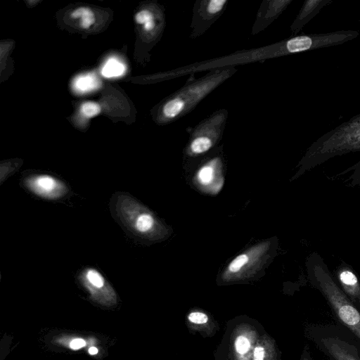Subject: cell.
<instances>
[{
    "mask_svg": "<svg viewBox=\"0 0 360 360\" xmlns=\"http://www.w3.org/2000/svg\"><path fill=\"white\" fill-rule=\"evenodd\" d=\"M236 71L233 65L226 66L214 69L200 78L188 82L162 101L160 107V120L166 124L188 114Z\"/></svg>",
    "mask_w": 360,
    "mask_h": 360,
    "instance_id": "cell-1",
    "label": "cell"
},
{
    "mask_svg": "<svg viewBox=\"0 0 360 360\" xmlns=\"http://www.w3.org/2000/svg\"><path fill=\"white\" fill-rule=\"evenodd\" d=\"M310 263L312 285L324 296L338 322L360 342V311L331 277L319 255L313 254Z\"/></svg>",
    "mask_w": 360,
    "mask_h": 360,
    "instance_id": "cell-2",
    "label": "cell"
},
{
    "mask_svg": "<svg viewBox=\"0 0 360 360\" xmlns=\"http://www.w3.org/2000/svg\"><path fill=\"white\" fill-rule=\"evenodd\" d=\"M352 150H360V114L317 140L309 148L302 162L303 166L309 167Z\"/></svg>",
    "mask_w": 360,
    "mask_h": 360,
    "instance_id": "cell-3",
    "label": "cell"
},
{
    "mask_svg": "<svg viewBox=\"0 0 360 360\" xmlns=\"http://www.w3.org/2000/svg\"><path fill=\"white\" fill-rule=\"evenodd\" d=\"M310 338L331 360H360V342L341 325H312Z\"/></svg>",
    "mask_w": 360,
    "mask_h": 360,
    "instance_id": "cell-4",
    "label": "cell"
},
{
    "mask_svg": "<svg viewBox=\"0 0 360 360\" xmlns=\"http://www.w3.org/2000/svg\"><path fill=\"white\" fill-rule=\"evenodd\" d=\"M228 119V110L219 109L188 130L189 138L185 148L188 157L204 155L221 141Z\"/></svg>",
    "mask_w": 360,
    "mask_h": 360,
    "instance_id": "cell-5",
    "label": "cell"
},
{
    "mask_svg": "<svg viewBox=\"0 0 360 360\" xmlns=\"http://www.w3.org/2000/svg\"><path fill=\"white\" fill-rule=\"evenodd\" d=\"M269 248L270 242L264 241L237 255L224 269L223 278L226 280L233 279L258 270Z\"/></svg>",
    "mask_w": 360,
    "mask_h": 360,
    "instance_id": "cell-6",
    "label": "cell"
},
{
    "mask_svg": "<svg viewBox=\"0 0 360 360\" xmlns=\"http://www.w3.org/2000/svg\"><path fill=\"white\" fill-rule=\"evenodd\" d=\"M227 0H197L193 4L189 38L202 35L224 13Z\"/></svg>",
    "mask_w": 360,
    "mask_h": 360,
    "instance_id": "cell-7",
    "label": "cell"
},
{
    "mask_svg": "<svg viewBox=\"0 0 360 360\" xmlns=\"http://www.w3.org/2000/svg\"><path fill=\"white\" fill-rule=\"evenodd\" d=\"M222 159L215 156L205 162L197 171L195 180L199 187L205 191L216 194L223 186Z\"/></svg>",
    "mask_w": 360,
    "mask_h": 360,
    "instance_id": "cell-8",
    "label": "cell"
},
{
    "mask_svg": "<svg viewBox=\"0 0 360 360\" xmlns=\"http://www.w3.org/2000/svg\"><path fill=\"white\" fill-rule=\"evenodd\" d=\"M291 0H264L258 9L251 34H257L264 30L287 8Z\"/></svg>",
    "mask_w": 360,
    "mask_h": 360,
    "instance_id": "cell-9",
    "label": "cell"
},
{
    "mask_svg": "<svg viewBox=\"0 0 360 360\" xmlns=\"http://www.w3.org/2000/svg\"><path fill=\"white\" fill-rule=\"evenodd\" d=\"M26 184L34 193L49 198L60 196L65 189L63 184L52 176L46 175L29 178Z\"/></svg>",
    "mask_w": 360,
    "mask_h": 360,
    "instance_id": "cell-10",
    "label": "cell"
},
{
    "mask_svg": "<svg viewBox=\"0 0 360 360\" xmlns=\"http://www.w3.org/2000/svg\"><path fill=\"white\" fill-rule=\"evenodd\" d=\"M337 276L341 290L360 311V282L356 274L348 267H341Z\"/></svg>",
    "mask_w": 360,
    "mask_h": 360,
    "instance_id": "cell-11",
    "label": "cell"
},
{
    "mask_svg": "<svg viewBox=\"0 0 360 360\" xmlns=\"http://www.w3.org/2000/svg\"><path fill=\"white\" fill-rule=\"evenodd\" d=\"M326 4V1H305L299 14L290 26L292 34H296L322 6Z\"/></svg>",
    "mask_w": 360,
    "mask_h": 360,
    "instance_id": "cell-12",
    "label": "cell"
},
{
    "mask_svg": "<svg viewBox=\"0 0 360 360\" xmlns=\"http://www.w3.org/2000/svg\"><path fill=\"white\" fill-rule=\"evenodd\" d=\"M101 82L94 73L82 74L77 76L72 81V89L78 94H84L98 89Z\"/></svg>",
    "mask_w": 360,
    "mask_h": 360,
    "instance_id": "cell-13",
    "label": "cell"
},
{
    "mask_svg": "<svg viewBox=\"0 0 360 360\" xmlns=\"http://www.w3.org/2000/svg\"><path fill=\"white\" fill-rule=\"evenodd\" d=\"M126 66L115 58H110L104 64L101 74L107 78L117 77L124 74Z\"/></svg>",
    "mask_w": 360,
    "mask_h": 360,
    "instance_id": "cell-14",
    "label": "cell"
},
{
    "mask_svg": "<svg viewBox=\"0 0 360 360\" xmlns=\"http://www.w3.org/2000/svg\"><path fill=\"white\" fill-rule=\"evenodd\" d=\"M71 17L81 18L80 25L84 29H88L95 22V15L93 11L87 7H79L71 13Z\"/></svg>",
    "mask_w": 360,
    "mask_h": 360,
    "instance_id": "cell-15",
    "label": "cell"
},
{
    "mask_svg": "<svg viewBox=\"0 0 360 360\" xmlns=\"http://www.w3.org/2000/svg\"><path fill=\"white\" fill-rule=\"evenodd\" d=\"M155 219L152 215L148 213L141 214L136 220V229L142 233L148 232L155 226Z\"/></svg>",
    "mask_w": 360,
    "mask_h": 360,
    "instance_id": "cell-16",
    "label": "cell"
},
{
    "mask_svg": "<svg viewBox=\"0 0 360 360\" xmlns=\"http://www.w3.org/2000/svg\"><path fill=\"white\" fill-rule=\"evenodd\" d=\"M81 112L86 117H92L101 112V106L95 102L87 101L82 104Z\"/></svg>",
    "mask_w": 360,
    "mask_h": 360,
    "instance_id": "cell-17",
    "label": "cell"
},
{
    "mask_svg": "<svg viewBox=\"0 0 360 360\" xmlns=\"http://www.w3.org/2000/svg\"><path fill=\"white\" fill-rule=\"evenodd\" d=\"M234 345L236 351L238 354H243L249 350L250 347V342L246 337L240 335L236 338Z\"/></svg>",
    "mask_w": 360,
    "mask_h": 360,
    "instance_id": "cell-18",
    "label": "cell"
},
{
    "mask_svg": "<svg viewBox=\"0 0 360 360\" xmlns=\"http://www.w3.org/2000/svg\"><path fill=\"white\" fill-rule=\"evenodd\" d=\"M86 277L89 282L96 287L101 288L103 286L104 281L98 271L94 269H90L86 274Z\"/></svg>",
    "mask_w": 360,
    "mask_h": 360,
    "instance_id": "cell-19",
    "label": "cell"
},
{
    "mask_svg": "<svg viewBox=\"0 0 360 360\" xmlns=\"http://www.w3.org/2000/svg\"><path fill=\"white\" fill-rule=\"evenodd\" d=\"M188 319L191 323L195 324H202L207 321L208 317L204 313L200 311H193L188 315Z\"/></svg>",
    "mask_w": 360,
    "mask_h": 360,
    "instance_id": "cell-20",
    "label": "cell"
},
{
    "mask_svg": "<svg viewBox=\"0 0 360 360\" xmlns=\"http://www.w3.org/2000/svg\"><path fill=\"white\" fill-rule=\"evenodd\" d=\"M265 356V351L262 347L257 346L254 349V360H264Z\"/></svg>",
    "mask_w": 360,
    "mask_h": 360,
    "instance_id": "cell-21",
    "label": "cell"
},
{
    "mask_svg": "<svg viewBox=\"0 0 360 360\" xmlns=\"http://www.w3.org/2000/svg\"><path fill=\"white\" fill-rule=\"evenodd\" d=\"M86 342L82 339H75L70 342V347L73 349H78L84 347Z\"/></svg>",
    "mask_w": 360,
    "mask_h": 360,
    "instance_id": "cell-22",
    "label": "cell"
},
{
    "mask_svg": "<svg viewBox=\"0 0 360 360\" xmlns=\"http://www.w3.org/2000/svg\"><path fill=\"white\" fill-rule=\"evenodd\" d=\"M89 352L91 354H96L97 352H98V349L97 348L94 347H91L89 348Z\"/></svg>",
    "mask_w": 360,
    "mask_h": 360,
    "instance_id": "cell-23",
    "label": "cell"
},
{
    "mask_svg": "<svg viewBox=\"0 0 360 360\" xmlns=\"http://www.w3.org/2000/svg\"><path fill=\"white\" fill-rule=\"evenodd\" d=\"M304 360H311V359L310 356H309V355L307 356L306 355V356H305Z\"/></svg>",
    "mask_w": 360,
    "mask_h": 360,
    "instance_id": "cell-24",
    "label": "cell"
}]
</instances>
